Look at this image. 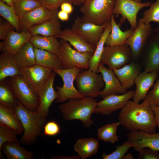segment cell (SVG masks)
Here are the masks:
<instances>
[{"mask_svg": "<svg viewBox=\"0 0 159 159\" xmlns=\"http://www.w3.org/2000/svg\"><path fill=\"white\" fill-rule=\"evenodd\" d=\"M119 122L130 132L144 131L155 133L157 125L153 111L149 104L143 100L141 104L128 100L121 109Z\"/></svg>", "mask_w": 159, "mask_h": 159, "instance_id": "obj_1", "label": "cell"}, {"mask_svg": "<svg viewBox=\"0 0 159 159\" xmlns=\"http://www.w3.org/2000/svg\"><path fill=\"white\" fill-rule=\"evenodd\" d=\"M97 102L91 97L72 98L60 104L59 109L64 121L79 120L85 127L88 128L94 123L91 116Z\"/></svg>", "mask_w": 159, "mask_h": 159, "instance_id": "obj_2", "label": "cell"}, {"mask_svg": "<svg viewBox=\"0 0 159 159\" xmlns=\"http://www.w3.org/2000/svg\"><path fill=\"white\" fill-rule=\"evenodd\" d=\"M15 108L24 129L20 143L29 145L34 143L46 122V118L37 110L32 111L28 110L19 101Z\"/></svg>", "mask_w": 159, "mask_h": 159, "instance_id": "obj_3", "label": "cell"}, {"mask_svg": "<svg viewBox=\"0 0 159 159\" xmlns=\"http://www.w3.org/2000/svg\"><path fill=\"white\" fill-rule=\"evenodd\" d=\"M115 0H87L80 7L82 17L85 20L98 25L111 20Z\"/></svg>", "mask_w": 159, "mask_h": 159, "instance_id": "obj_4", "label": "cell"}, {"mask_svg": "<svg viewBox=\"0 0 159 159\" xmlns=\"http://www.w3.org/2000/svg\"><path fill=\"white\" fill-rule=\"evenodd\" d=\"M59 52L58 54L62 69L77 67L82 69L89 68V61L93 53H81L73 49L66 41L60 39Z\"/></svg>", "mask_w": 159, "mask_h": 159, "instance_id": "obj_5", "label": "cell"}, {"mask_svg": "<svg viewBox=\"0 0 159 159\" xmlns=\"http://www.w3.org/2000/svg\"><path fill=\"white\" fill-rule=\"evenodd\" d=\"M82 69L75 67L69 69H57L53 70V72L59 75L63 82L62 87H56L58 97L56 102L63 103L69 99L72 98H83L85 97L77 90L74 85V81Z\"/></svg>", "mask_w": 159, "mask_h": 159, "instance_id": "obj_6", "label": "cell"}, {"mask_svg": "<svg viewBox=\"0 0 159 159\" xmlns=\"http://www.w3.org/2000/svg\"><path fill=\"white\" fill-rule=\"evenodd\" d=\"M75 80L78 90L85 97L95 98L100 96L105 85L102 74L89 69L82 70Z\"/></svg>", "mask_w": 159, "mask_h": 159, "instance_id": "obj_7", "label": "cell"}, {"mask_svg": "<svg viewBox=\"0 0 159 159\" xmlns=\"http://www.w3.org/2000/svg\"><path fill=\"white\" fill-rule=\"evenodd\" d=\"M10 84L18 101L25 108L32 111L37 110L38 95L21 75L11 77Z\"/></svg>", "mask_w": 159, "mask_h": 159, "instance_id": "obj_8", "label": "cell"}, {"mask_svg": "<svg viewBox=\"0 0 159 159\" xmlns=\"http://www.w3.org/2000/svg\"><path fill=\"white\" fill-rule=\"evenodd\" d=\"M132 57L131 50L125 43L120 45L105 46L100 62L113 70L130 63Z\"/></svg>", "mask_w": 159, "mask_h": 159, "instance_id": "obj_9", "label": "cell"}, {"mask_svg": "<svg viewBox=\"0 0 159 159\" xmlns=\"http://www.w3.org/2000/svg\"><path fill=\"white\" fill-rule=\"evenodd\" d=\"M150 1L141 3L133 0H115L113 14L117 17L121 16L119 24L121 25L127 19L130 24L131 28L134 30L138 25L137 16L140 9L149 7Z\"/></svg>", "mask_w": 159, "mask_h": 159, "instance_id": "obj_10", "label": "cell"}, {"mask_svg": "<svg viewBox=\"0 0 159 159\" xmlns=\"http://www.w3.org/2000/svg\"><path fill=\"white\" fill-rule=\"evenodd\" d=\"M136 28L125 43L130 48L132 57L135 59L140 55L146 44L154 33L150 23H145L142 18L139 19Z\"/></svg>", "mask_w": 159, "mask_h": 159, "instance_id": "obj_11", "label": "cell"}, {"mask_svg": "<svg viewBox=\"0 0 159 159\" xmlns=\"http://www.w3.org/2000/svg\"><path fill=\"white\" fill-rule=\"evenodd\" d=\"M52 70L36 64L31 67L20 68V74L38 95Z\"/></svg>", "mask_w": 159, "mask_h": 159, "instance_id": "obj_12", "label": "cell"}, {"mask_svg": "<svg viewBox=\"0 0 159 159\" xmlns=\"http://www.w3.org/2000/svg\"><path fill=\"white\" fill-rule=\"evenodd\" d=\"M106 24L97 25L85 20L82 17L78 16L74 20L71 28L96 47L104 32Z\"/></svg>", "mask_w": 159, "mask_h": 159, "instance_id": "obj_13", "label": "cell"}, {"mask_svg": "<svg viewBox=\"0 0 159 159\" xmlns=\"http://www.w3.org/2000/svg\"><path fill=\"white\" fill-rule=\"evenodd\" d=\"M135 91L130 90L124 94L112 95L97 102L94 113L108 116L121 109L127 102L132 98Z\"/></svg>", "mask_w": 159, "mask_h": 159, "instance_id": "obj_14", "label": "cell"}, {"mask_svg": "<svg viewBox=\"0 0 159 159\" xmlns=\"http://www.w3.org/2000/svg\"><path fill=\"white\" fill-rule=\"evenodd\" d=\"M58 11L49 9L42 5L34 9L19 19L21 31L29 32L34 26L49 19L58 18Z\"/></svg>", "mask_w": 159, "mask_h": 159, "instance_id": "obj_15", "label": "cell"}, {"mask_svg": "<svg viewBox=\"0 0 159 159\" xmlns=\"http://www.w3.org/2000/svg\"><path fill=\"white\" fill-rule=\"evenodd\" d=\"M127 139L132 147L138 152L146 148L159 150V132L150 133L137 130L130 132Z\"/></svg>", "mask_w": 159, "mask_h": 159, "instance_id": "obj_16", "label": "cell"}, {"mask_svg": "<svg viewBox=\"0 0 159 159\" xmlns=\"http://www.w3.org/2000/svg\"><path fill=\"white\" fill-rule=\"evenodd\" d=\"M32 35L29 31H10L5 39L0 43V50L14 55L26 42L29 41Z\"/></svg>", "mask_w": 159, "mask_h": 159, "instance_id": "obj_17", "label": "cell"}, {"mask_svg": "<svg viewBox=\"0 0 159 159\" xmlns=\"http://www.w3.org/2000/svg\"><path fill=\"white\" fill-rule=\"evenodd\" d=\"M98 70L102 76L105 84L100 95L101 97L103 98L112 95L123 94L127 92L113 70L107 68L101 62L98 66Z\"/></svg>", "mask_w": 159, "mask_h": 159, "instance_id": "obj_18", "label": "cell"}, {"mask_svg": "<svg viewBox=\"0 0 159 159\" xmlns=\"http://www.w3.org/2000/svg\"><path fill=\"white\" fill-rule=\"evenodd\" d=\"M56 74L54 72H52L38 95L39 104L37 110L46 118L49 114L50 107L58 97L57 91L53 87Z\"/></svg>", "mask_w": 159, "mask_h": 159, "instance_id": "obj_19", "label": "cell"}, {"mask_svg": "<svg viewBox=\"0 0 159 159\" xmlns=\"http://www.w3.org/2000/svg\"><path fill=\"white\" fill-rule=\"evenodd\" d=\"M159 73L157 71L140 72L135 81L136 89L132 97L133 101L139 103L145 99L149 90L153 86Z\"/></svg>", "mask_w": 159, "mask_h": 159, "instance_id": "obj_20", "label": "cell"}, {"mask_svg": "<svg viewBox=\"0 0 159 159\" xmlns=\"http://www.w3.org/2000/svg\"><path fill=\"white\" fill-rule=\"evenodd\" d=\"M55 37L67 41L75 49L81 53H94L96 49V47L71 28H67L62 30Z\"/></svg>", "mask_w": 159, "mask_h": 159, "instance_id": "obj_21", "label": "cell"}, {"mask_svg": "<svg viewBox=\"0 0 159 159\" xmlns=\"http://www.w3.org/2000/svg\"><path fill=\"white\" fill-rule=\"evenodd\" d=\"M113 71L123 87L127 90L133 86L136 78L140 73L141 68L138 64L131 62Z\"/></svg>", "mask_w": 159, "mask_h": 159, "instance_id": "obj_22", "label": "cell"}, {"mask_svg": "<svg viewBox=\"0 0 159 159\" xmlns=\"http://www.w3.org/2000/svg\"><path fill=\"white\" fill-rule=\"evenodd\" d=\"M0 124L9 127L21 135L24 129L15 108L0 102Z\"/></svg>", "mask_w": 159, "mask_h": 159, "instance_id": "obj_23", "label": "cell"}, {"mask_svg": "<svg viewBox=\"0 0 159 159\" xmlns=\"http://www.w3.org/2000/svg\"><path fill=\"white\" fill-rule=\"evenodd\" d=\"M115 17L114 15L113 14L110 21L111 31L106 39L105 46H113L124 44L132 34L134 30L130 28L125 31H122L120 29V25L116 23Z\"/></svg>", "mask_w": 159, "mask_h": 159, "instance_id": "obj_24", "label": "cell"}, {"mask_svg": "<svg viewBox=\"0 0 159 159\" xmlns=\"http://www.w3.org/2000/svg\"><path fill=\"white\" fill-rule=\"evenodd\" d=\"M99 146L97 139L84 138L78 139L74 145V150L81 159H86L95 155Z\"/></svg>", "mask_w": 159, "mask_h": 159, "instance_id": "obj_25", "label": "cell"}, {"mask_svg": "<svg viewBox=\"0 0 159 159\" xmlns=\"http://www.w3.org/2000/svg\"><path fill=\"white\" fill-rule=\"evenodd\" d=\"M21 75L20 68L14 56L5 53L0 55V82L7 77Z\"/></svg>", "mask_w": 159, "mask_h": 159, "instance_id": "obj_26", "label": "cell"}, {"mask_svg": "<svg viewBox=\"0 0 159 159\" xmlns=\"http://www.w3.org/2000/svg\"><path fill=\"white\" fill-rule=\"evenodd\" d=\"M61 25L58 18L45 21L31 27L29 32L32 36H56L61 32Z\"/></svg>", "mask_w": 159, "mask_h": 159, "instance_id": "obj_27", "label": "cell"}, {"mask_svg": "<svg viewBox=\"0 0 159 159\" xmlns=\"http://www.w3.org/2000/svg\"><path fill=\"white\" fill-rule=\"evenodd\" d=\"M55 36L41 35L32 36L30 42L34 47L58 54L59 52L60 43Z\"/></svg>", "mask_w": 159, "mask_h": 159, "instance_id": "obj_28", "label": "cell"}, {"mask_svg": "<svg viewBox=\"0 0 159 159\" xmlns=\"http://www.w3.org/2000/svg\"><path fill=\"white\" fill-rule=\"evenodd\" d=\"M14 56L20 68L31 67L36 64L34 47L30 41L26 43Z\"/></svg>", "mask_w": 159, "mask_h": 159, "instance_id": "obj_29", "label": "cell"}, {"mask_svg": "<svg viewBox=\"0 0 159 159\" xmlns=\"http://www.w3.org/2000/svg\"><path fill=\"white\" fill-rule=\"evenodd\" d=\"M36 64L52 70L62 69L58 54L34 47Z\"/></svg>", "mask_w": 159, "mask_h": 159, "instance_id": "obj_30", "label": "cell"}, {"mask_svg": "<svg viewBox=\"0 0 159 159\" xmlns=\"http://www.w3.org/2000/svg\"><path fill=\"white\" fill-rule=\"evenodd\" d=\"M1 150L8 159L34 158L33 153L22 147L19 142L6 143L2 146Z\"/></svg>", "mask_w": 159, "mask_h": 159, "instance_id": "obj_31", "label": "cell"}, {"mask_svg": "<svg viewBox=\"0 0 159 159\" xmlns=\"http://www.w3.org/2000/svg\"><path fill=\"white\" fill-rule=\"evenodd\" d=\"M111 26L110 21L106 23L104 32L96 47L95 50L89 61V69L95 72L98 73V66L104 50L107 37L110 32Z\"/></svg>", "mask_w": 159, "mask_h": 159, "instance_id": "obj_32", "label": "cell"}, {"mask_svg": "<svg viewBox=\"0 0 159 159\" xmlns=\"http://www.w3.org/2000/svg\"><path fill=\"white\" fill-rule=\"evenodd\" d=\"M144 71L159 72V48L154 34L149 40Z\"/></svg>", "mask_w": 159, "mask_h": 159, "instance_id": "obj_33", "label": "cell"}, {"mask_svg": "<svg viewBox=\"0 0 159 159\" xmlns=\"http://www.w3.org/2000/svg\"><path fill=\"white\" fill-rule=\"evenodd\" d=\"M120 125L118 122L107 124L99 128L97 130V135L99 139L105 142L114 144L118 141L117 129Z\"/></svg>", "mask_w": 159, "mask_h": 159, "instance_id": "obj_34", "label": "cell"}, {"mask_svg": "<svg viewBox=\"0 0 159 159\" xmlns=\"http://www.w3.org/2000/svg\"><path fill=\"white\" fill-rule=\"evenodd\" d=\"M0 15L9 22L17 32L21 31L19 18L14 7L6 4L0 0Z\"/></svg>", "mask_w": 159, "mask_h": 159, "instance_id": "obj_35", "label": "cell"}, {"mask_svg": "<svg viewBox=\"0 0 159 159\" xmlns=\"http://www.w3.org/2000/svg\"><path fill=\"white\" fill-rule=\"evenodd\" d=\"M0 82V102L15 108L19 101L10 84Z\"/></svg>", "mask_w": 159, "mask_h": 159, "instance_id": "obj_36", "label": "cell"}, {"mask_svg": "<svg viewBox=\"0 0 159 159\" xmlns=\"http://www.w3.org/2000/svg\"><path fill=\"white\" fill-rule=\"evenodd\" d=\"M42 5L40 1L16 0L14 7L20 19L27 13Z\"/></svg>", "mask_w": 159, "mask_h": 159, "instance_id": "obj_37", "label": "cell"}, {"mask_svg": "<svg viewBox=\"0 0 159 159\" xmlns=\"http://www.w3.org/2000/svg\"><path fill=\"white\" fill-rule=\"evenodd\" d=\"M18 134L7 126L0 124V158L4 159L1 148L3 145L6 142H19Z\"/></svg>", "mask_w": 159, "mask_h": 159, "instance_id": "obj_38", "label": "cell"}, {"mask_svg": "<svg viewBox=\"0 0 159 159\" xmlns=\"http://www.w3.org/2000/svg\"><path fill=\"white\" fill-rule=\"evenodd\" d=\"M150 7L143 13L142 18L143 21L146 24L152 21L159 23V0L151 4Z\"/></svg>", "mask_w": 159, "mask_h": 159, "instance_id": "obj_39", "label": "cell"}, {"mask_svg": "<svg viewBox=\"0 0 159 159\" xmlns=\"http://www.w3.org/2000/svg\"><path fill=\"white\" fill-rule=\"evenodd\" d=\"M132 147L130 143L127 140L121 145H117L116 149L113 152L109 154L103 153L102 155L103 159H123L129 149Z\"/></svg>", "mask_w": 159, "mask_h": 159, "instance_id": "obj_40", "label": "cell"}, {"mask_svg": "<svg viewBox=\"0 0 159 159\" xmlns=\"http://www.w3.org/2000/svg\"><path fill=\"white\" fill-rule=\"evenodd\" d=\"M143 100L147 102L150 105H159V78L157 80L153 89L148 91Z\"/></svg>", "mask_w": 159, "mask_h": 159, "instance_id": "obj_41", "label": "cell"}, {"mask_svg": "<svg viewBox=\"0 0 159 159\" xmlns=\"http://www.w3.org/2000/svg\"><path fill=\"white\" fill-rule=\"evenodd\" d=\"M43 134L46 136H54L59 134L60 127L54 120L49 121L45 123L43 127Z\"/></svg>", "mask_w": 159, "mask_h": 159, "instance_id": "obj_42", "label": "cell"}, {"mask_svg": "<svg viewBox=\"0 0 159 159\" xmlns=\"http://www.w3.org/2000/svg\"><path fill=\"white\" fill-rule=\"evenodd\" d=\"M138 153V159H159V150L146 148Z\"/></svg>", "mask_w": 159, "mask_h": 159, "instance_id": "obj_43", "label": "cell"}, {"mask_svg": "<svg viewBox=\"0 0 159 159\" xmlns=\"http://www.w3.org/2000/svg\"><path fill=\"white\" fill-rule=\"evenodd\" d=\"M72 0H41L42 5L46 8L52 10H58L61 5L64 2L72 3Z\"/></svg>", "mask_w": 159, "mask_h": 159, "instance_id": "obj_44", "label": "cell"}, {"mask_svg": "<svg viewBox=\"0 0 159 159\" xmlns=\"http://www.w3.org/2000/svg\"><path fill=\"white\" fill-rule=\"evenodd\" d=\"M14 27L8 21H4L0 18V39L4 40L9 33L14 30Z\"/></svg>", "mask_w": 159, "mask_h": 159, "instance_id": "obj_45", "label": "cell"}, {"mask_svg": "<svg viewBox=\"0 0 159 159\" xmlns=\"http://www.w3.org/2000/svg\"><path fill=\"white\" fill-rule=\"evenodd\" d=\"M72 4L70 2H64L62 4L60 7L61 10L64 11L68 14H71L73 11V7Z\"/></svg>", "mask_w": 159, "mask_h": 159, "instance_id": "obj_46", "label": "cell"}, {"mask_svg": "<svg viewBox=\"0 0 159 159\" xmlns=\"http://www.w3.org/2000/svg\"><path fill=\"white\" fill-rule=\"evenodd\" d=\"M154 113L157 127L159 130V105H150Z\"/></svg>", "mask_w": 159, "mask_h": 159, "instance_id": "obj_47", "label": "cell"}, {"mask_svg": "<svg viewBox=\"0 0 159 159\" xmlns=\"http://www.w3.org/2000/svg\"><path fill=\"white\" fill-rule=\"evenodd\" d=\"M51 159H81L80 157L77 155L72 156L53 155L50 157Z\"/></svg>", "mask_w": 159, "mask_h": 159, "instance_id": "obj_48", "label": "cell"}, {"mask_svg": "<svg viewBox=\"0 0 159 159\" xmlns=\"http://www.w3.org/2000/svg\"><path fill=\"white\" fill-rule=\"evenodd\" d=\"M57 17L59 19L63 21H67L69 19V14L61 10L58 11Z\"/></svg>", "mask_w": 159, "mask_h": 159, "instance_id": "obj_49", "label": "cell"}, {"mask_svg": "<svg viewBox=\"0 0 159 159\" xmlns=\"http://www.w3.org/2000/svg\"><path fill=\"white\" fill-rule=\"evenodd\" d=\"M87 0H72V3L74 5L80 6L83 4Z\"/></svg>", "mask_w": 159, "mask_h": 159, "instance_id": "obj_50", "label": "cell"}, {"mask_svg": "<svg viewBox=\"0 0 159 159\" xmlns=\"http://www.w3.org/2000/svg\"><path fill=\"white\" fill-rule=\"evenodd\" d=\"M0 1L6 3L7 5L9 6L14 7L16 0H0Z\"/></svg>", "mask_w": 159, "mask_h": 159, "instance_id": "obj_51", "label": "cell"}, {"mask_svg": "<svg viewBox=\"0 0 159 159\" xmlns=\"http://www.w3.org/2000/svg\"><path fill=\"white\" fill-rule=\"evenodd\" d=\"M134 158V157L132 154L129 153L125 155L123 159H133Z\"/></svg>", "mask_w": 159, "mask_h": 159, "instance_id": "obj_52", "label": "cell"}, {"mask_svg": "<svg viewBox=\"0 0 159 159\" xmlns=\"http://www.w3.org/2000/svg\"><path fill=\"white\" fill-rule=\"evenodd\" d=\"M154 34L159 48V33H155Z\"/></svg>", "mask_w": 159, "mask_h": 159, "instance_id": "obj_53", "label": "cell"}, {"mask_svg": "<svg viewBox=\"0 0 159 159\" xmlns=\"http://www.w3.org/2000/svg\"><path fill=\"white\" fill-rule=\"evenodd\" d=\"M154 32L155 33H159V26L153 29Z\"/></svg>", "mask_w": 159, "mask_h": 159, "instance_id": "obj_54", "label": "cell"}, {"mask_svg": "<svg viewBox=\"0 0 159 159\" xmlns=\"http://www.w3.org/2000/svg\"><path fill=\"white\" fill-rule=\"evenodd\" d=\"M137 2H141V0H133Z\"/></svg>", "mask_w": 159, "mask_h": 159, "instance_id": "obj_55", "label": "cell"}, {"mask_svg": "<svg viewBox=\"0 0 159 159\" xmlns=\"http://www.w3.org/2000/svg\"><path fill=\"white\" fill-rule=\"evenodd\" d=\"M36 0L40 1H41V0Z\"/></svg>", "mask_w": 159, "mask_h": 159, "instance_id": "obj_56", "label": "cell"}, {"mask_svg": "<svg viewBox=\"0 0 159 159\" xmlns=\"http://www.w3.org/2000/svg\"></svg>", "mask_w": 159, "mask_h": 159, "instance_id": "obj_57", "label": "cell"}]
</instances>
